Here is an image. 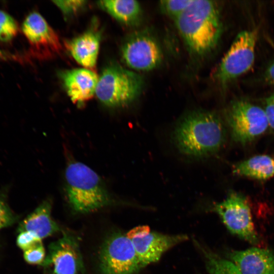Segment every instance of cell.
I'll return each instance as SVG.
<instances>
[{"label":"cell","instance_id":"e0dca14e","mask_svg":"<svg viewBox=\"0 0 274 274\" xmlns=\"http://www.w3.org/2000/svg\"><path fill=\"white\" fill-rule=\"evenodd\" d=\"M234 174L257 180H266L274 176V160L267 155H259L236 163Z\"/></svg>","mask_w":274,"mask_h":274},{"label":"cell","instance_id":"7402d4cb","mask_svg":"<svg viewBox=\"0 0 274 274\" xmlns=\"http://www.w3.org/2000/svg\"><path fill=\"white\" fill-rule=\"evenodd\" d=\"M16 243L17 246L23 252L42 244V239L33 233L27 231L19 232Z\"/></svg>","mask_w":274,"mask_h":274},{"label":"cell","instance_id":"30bf717a","mask_svg":"<svg viewBox=\"0 0 274 274\" xmlns=\"http://www.w3.org/2000/svg\"><path fill=\"white\" fill-rule=\"evenodd\" d=\"M53 266L55 274H77L83 268V263L78 243L71 235H64L51 243L49 252L41 264Z\"/></svg>","mask_w":274,"mask_h":274},{"label":"cell","instance_id":"2e32d148","mask_svg":"<svg viewBox=\"0 0 274 274\" xmlns=\"http://www.w3.org/2000/svg\"><path fill=\"white\" fill-rule=\"evenodd\" d=\"M51 200H44L20 223L19 232L30 231L42 239L58 231L59 226L51 216Z\"/></svg>","mask_w":274,"mask_h":274},{"label":"cell","instance_id":"44dd1931","mask_svg":"<svg viewBox=\"0 0 274 274\" xmlns=\"http://www.w3.org/2000/svg\"><path fill=\"white\" fill-rule=\"evenodd\" d=\"M193 0H164L159 2L162 12L174 20L191 4Z\"/></svg>","mask_w":274,"mask_h":274},{"label":"cell","instance_id":"8992f818","mask_svg":"<svg viewBox=\"0 0 274 274\" xmlns=\"http://www.w3.org/2000/svg\"><path fill=\"white\" fill-rule=\"evenodd\" d=\"M257 38L255 30H244L237 35L215 73L219 83L225 85L252 67Z\"/></svg>","mask_w":274,"mask_h":274},{"label":"cell","instance_id":"d4e9b609","mask_svg":"<svg viewBox=\"0 0 274 274\" xmlns=\"http://www.w3.org/2000/svg\"><path fill=\"white\" fill-rule=\"evenodd\" d=\"M16 218L5 200L0 196V229L13 224Z\"/></svg>","mask_w":274,"mask_h":274},{"label":"cell","instance_id":"f546056e","mask_svg":"<svg viewBox=\"0 0 274 274\" xmlns=\"http://www.w3.org/2000/svg\"><path fill=\"white\" fill-rule=\"evenodd\" d=\"M52 274H55V273H52Z\"/></svg>","mask_w":274,"mask_h":274},{"label":"cell","instance_id":"7a4b0ae2","mask_svg":"<svg viewBox=\"0 0 274 274\" xmlns=\"http://www.w3.org/2000/svg\"><path fill=\"white\" fill-rule=\"evenodd\" d=\"M175 22L192 55L203 57L216 47L222 27L219 9L215 2L193 0Z\"/></svg>","mask_w":274,"mask_h":274},{"label":"cell","instance_id":"83f0119b","mask_svg":"<svg viewBox=\"0 0 274 274\" xmlns=\"http://www.w3.org/2000/svg\"><path fill=\"white\" fill-rule=\"evenodd\" d=\"M264 79L267 83L274 85V61L267 67L264 74Z\"/></svg>","mask_w":274,"mask_h":274},{"label":"cell","instance_id":"ba28073f","mask_svg":"<svg viewBox=\"0 0 274 274\" xmlns=\"http://www.w3.org/2000/svg\"><path fill=\"white\" fill-rule=\"evenodd\" d=\"M214 208L231 233L252 244H258L259 239L251 210L243 195L231 192L225 199L216 204Z\"/></svg>","mask_w":274,"mask_h":274},{"label":"cell","instance_id":"ffe728a7","mask_svg":"<svg viewBox=\"0 0 274 274\" xmlns=\"http://www.w3.org/2000/svg\"><path fill=\"white\" fill-rule=\"evenodd\" d=\"M18 24L16 20L8 13L0 10V41L8 42L17 34Z\"/></svg>","mask_w":274,"mask_h":274},{"label":"cell","instance_id":"5bb4252c","mask_svg":"<svg viewBox=\"0 0 274 274\" xmlns=\"http://www.w3.org/2000/svg\"><path fill=\"white\" fill-rule=\"evenodd\" d=\"M230 257L242 274H274V253L268 249L233 251Z\"/></svg>","mask_w":274,"mask_h":274},{"label":"cell","instance_id":"5b68a950","mask_svg":"<svg viewBox=\"0 0 274 274\" xmlns=\"http://www.w3.org/2000/svg\"><path fill=\"white\" fill-rule=\"evenodd\" d=\"M225 118L232 139L243 145L257 139L269 126L265 110L243 99L231 102L226 111Z\"/></svg>","mask_w":274,"mask_h":274},{"label":"cell","instance_id":"4316f807","mask_svg":"<svg viewBox=\"0 0 274 274\" xmlns=\"http://www.w3.org/2000/svg\"><path fill=\"white\" fill-rule=\"evenodd\" d=\"M150 232V229L148 226H139L135 227L129 230L126 234V236L129 239L135 237H141L148 234Z\"/></svg>","mask_w":274,"mask_h":274},{"label":"cell","instance_id":"f1b7e54d","mask_svg":"<svg viewBox=\"0 0 274 274\" xmlns=\"http://www.w3.org/2000/svg\"><path fill=\"white\" fill-rule=\"evenodd\" d=\"M14 55L0 50V59L8 60L15 59Z\"/></svg>","mask_w":274,"mask_h":274},{"label":"cell","instance_id":"6da1fadb","mask_svg":"<svg viewBox=\"0 0 274 274\" xmlns=\"http://www.w3.org/2000/svg\"><path fill=\"white\" fill-rule=\"evenodd\" d=\"M226 129L215 113L195 110L186 114L176 126L173 138L182 154L194 158L209 157L218 152L226 140Z\"/></svg>","mask_w":274,"mask_h":274},{"label":"cell","instance_id":"cb8c5ba5","mask_svg":"<svg viewBox=\"0 0 274 274\" xmlns=\"http://www.w3.org/2000/svg\"><path fill=\"white\" fill-rule=\"evenodd\" d=\"M53 2L65 15L73 14L82 8L86 3V1H53Z\"/></svg>","mask_w":274,"mask_h":274},{"label":"cell","instance_id":"ac0fdd59","mask_svg":"<svg viewBox=\"0 0 274 274\" xmlns=\"http://www.w3.org/2000/svg\"><path fill=\"white\" fill-rule=\"evenodd\" d=\"M99 6L116 20L127 25L137 24L141 19L140 4L134 0H105L98 2Z\"/></svg>","mask_w":274,"mask_h":274},{"label":"cell","instance_id":"d6986e66","mask_svg":"<svg viewBox=\"0 0 274 274\" xmlns=\"http://www.w3.org/2000/svg\"><path fill=\"white\" fill-rule=\"evenodd\" d=\"M206 267L210 274H242L231 261L211 253H205Z\"/></svg>","mask_w":274,"mask_h":274},{"label":"cell","instance_id":"484cf974","mask_svg":"<svg viewBox=\"0 0 274 274\" xmlns=\"http://www.w3.org/2000/svg\"><path fill=\"white\" fill-rule=\"evenodd\" d=\"M265 112L269 126L274 131V92L266 99Z\"/></svg>","mask_w":274,"mask_h":274},{"label":"cell","instance_id":"9a60e30c","mask_svg":"<svg viewBox=\"0 0 274 274\" xmlns=\"http://www.w3.org/2000/svg\"><path fill=\"white\" fill-rule=\"evenodd\" d=\"M100 40V32L90 29L73 39L68 48L75 60L87 69H93L96 63Z\"/></svg>","mask_w":274,"mask_h":274},{"label":"cell","instance_id":"9c48e42d","mask_svg":"<svg viewBox=\"0 0 274 274\" xmlns=\"http://www.w3.org/2000/svg\"><path fill=\"white\" fill-rule=\"evenodd\" d=\"M122 57L130 68L149 71L157 67L162 59L161 49L156 39L148 31H136L124 42Z\"/></svg>","mask_w":274,"mask_h":274},{"label":"cell","instance_id":"8fae6325","mask_svg":"<svg viewBox=\"0 0 274 274\" xmlns=\"http://www.w3.org/2000/svg\"><path fill=\"white\" fill-rule=\"evenodd\" d=\"M188 239L185 234L167 235L150 232L144 236L130 239L142 268L158 261L165 252Z\"/></svg>","mask_w":274,"mask_h":274},{"label":"cell","instance_id":"7c38bea8","mask_svg":"<svg viewBox=\"0 0 274 274\" xmlns=\"http://www.w3.org/2000/svg\"><path fill=\"white\" fill-rule=\"evenodd\" d=\"M23 33L31 45L51 53L61 49L59 39L44 17L36 11L30 13L22 25Z\"/></svg>","mask_w":274,"mask_h":274},{"label":"cell","instance_id":"52a82bcc","mask_svg":"<svg viewBox=\"0 0 274 274\" xmlns=\"http://www.w3.org/2000/svg\"><path fill=\"white\" fill-rule=\"evenodd\" d=\"M99 267L101 274H135L142 268L131 241L121 232L105 241L99 253Z\"/></svg>","mask_w":274,"mask_h":274},{"label":"cell","instance_id":"277c9868","mask_svg":"<svg viewBox=\"0 0 274 274\" xmlns=\"http://www.w3.org/2000/svg\"><path fill=\"white\" fill-rule=\"evenodd\" d=\"M143 87V80L139 74L112 64L104 68L98 78L95 94L104 105L120 107L135 99Z\"/></svg>","mask_w":274,"mask_h":274},{"label":"cell","instance_id":"4fadbf2b","mask_svg":"<svg viewBox=\"0 0 274 274\" xmlns=\"http://www.w3.org/2000/svg\"><path fill=\"white\" fill-rule=\"evenodd\" d=\"M60 77L71 100L81 105L95 93L98 78L87 68H75L63 71Z\"/></svg>","mask_w":274,"mask_h":274},{"label":"cell","instance_id":"603a6c76","mask_svg":"<svg viewBox=\"0 0 274 274\" xmlns=\"http://www.w3.org/2000/svg\"><path fill=\"white\" fill-rule=\"evenodd\" d=\"M25 261L30 264H42L45 258V250L43 244L23 252Z\"/></svg>","mask_w":274,"mask_h":274},{"label":"cell","instance_id":"3957f363","mask_svg":"<svg viewBox=\"0 0 274 274\" xmlns=\"http://www.w3.org/2000/svg\"><path fill=\"white\" fill-rule=\"evenodd\" d=\"M66 193L72 209L87 213L107 206L113 199L105 184L92 169L72 161L65 170Z\"/></svg>","mask_w":274,"mask_h":274}]
</instances>
